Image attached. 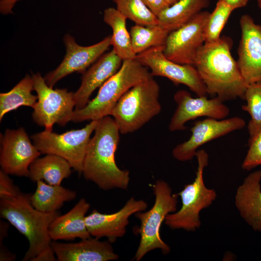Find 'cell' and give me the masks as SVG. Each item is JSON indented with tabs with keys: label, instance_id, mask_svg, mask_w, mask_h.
<instances>
[{
	"label": "cell",
	"instance_id": "obj_1",
	"mask_svg": "<svg viewBox=\"0 0 261 261\" xmlns=\"http://www.w3.org/2000/svg\"><path fill=\"white\" fill-rule=\"evenodd\" d=\"M31 194L22 192L8 174L0 171V214L28 239L23 261H55L49 227L59 214L44 213L33 207Z\"/></svg>",
	"mask_w": 261,
	"mask_h": 261
},
{
	"label": "cell",
	"instance_id": "obj_2",
	"mask_svg": "<svg viewBox=\"0 0 261 261\" xmlns=\"http://www.w3.org/2000/svg\"><path fill=\"white\" fill-rule=\"evenodd\" d=\"M232 40L226 36L214 43L204 44L193 64L207 94L216 95L223 102L237 98L244 100L248 85L232 55Z\"/></svg>",
	"mask_w": 261,
	"mask_h": 261
},
{
	"label": "cell",
	"instance_id": "obj_3",
	"mask_svg": "<svg viewBox=\"0 0 261 261\" xmlns=\"http://www.w3.org/2000/svg\"><path fill=\"white\" fill-rule=\"evenodd\" d=\"M120 133L113 118L105 116L100 119L87 147L82 174L102 190H126L129 187V172L120 169L115 160Z\"/></svg>",
	"mask_w": 261,
	"mask_h": 261
},
{
	"label": "cell",
	"instance_id": "obj_4",
	"mask_svg": "<svg viewBox=\"0 0 261 261\" xmlns=\"http://www.w3.org/2000/svg\"><path fill=\"white\" fill-rule=\"evenodd\" d=\"M153 77L147 68L135 58L123 60L120 69L100 87L97 96L83 108L74 110L71 121H91L110 116L128 90Z\"/></svg>",
	"mask_w": 261,
	"mask_h": 261
},
{
	"label": "cell",
	"instance_id": "obj_5",
	"mask_svg": "<svg viewBox=\"0 0 261 261\" xmlns=\"http://www.w3.org/2000/svg\"><path fill=\"white\" fill-rule=\"evenodd\" d=\"M159 95L160 86L153 77L128 90L110 114L120 133L133 132L157 116L161 110Z\"/></svg>",
	"mask_w": 261,
	"mask_h": 261
},
{
	"label": "cell",
	"instance_id": "obj_6",
	"mask_svg": "<svg viewBox=\"0 0 261 261\" xmlns=\"http://www.w3.org/2000/svg\"><path fill=\"white\" fill-rule=\"evenodd\" d=\"M155 203L148 211H140L134 215L140 221L134 232L140 236V240L133 260L139 261L149 252L159 249L164 255L170 252V247L161 238L160 228L166 216L177 210V193H172L169 185L163 180H158L153 186Z\"/></svg>",
	"mask_w": 261,
	"mask_h": 261
},
{
	"label": "cell",
	"instance_id": "obj_7",
	"mask_svg": "<svg viewBox=\"0 0 261 261\" xmlns=\"http://www.w3.org/2000/svg\"><path fill=\"white\" fill-rule=\"evenodd\" d=\"M195 157L198 161L195 178L177 193L181 198V207L168 214L164 220L165 224L173 230L194 232L199 229L201 226V211L209 207L217 197L215 190L207 188L203 181V170L209 161L207 153L203 149L197 150Z\"/></svg>",
	"mask_w": 261,
	"mask_h": 261
},
{
	"label": "cell",
	"instance_id": "obj_8",
	"mask_svg": "<svg viewBox=\"0 0 261 261\" xmlns=\"http://www.w3.org/2000/svg\"><path fill=\"white\" fill-rule=\"evenodd\" d=\"M100 119L93 120L85 127L61 134L44 130L31 136L33 144L41 154H51L65 159L71 167L82 174L83 161L90 136Z\"/></svg>",
	"mask_w": 261,
	"mask_h": 261
},
{
	"label": "cell",
	"instance_id": "obj_9",
	"mask_svg": "<svg viewBox=\"0 0 261 261\" xmlns=\"http://www.w3.org/2000/svg\"><path fill=\"white\" fill-rule=\"evenodd\" d=\"M38 100L33 108L32 118L45 130L52 131L54 124L64 126L71 121L75 106L73 94L66 88L53 89L39 73L32 76Z\"/></svg>",
	"mask_w": 261,
	"mask_h": 261
},
{
	"label": "cell",
	"instance_id": "obj_10",
	"mask_svg": "<svg viewBox=\"0 0 261 261\" xmlns=\"http://www.w3.org/2000/svg\"><path fill=\"white\" fill-rule=\"evenodd\" d=\"M164 46L150 48L136 55L135 59L150 70L153 76L164 77L175 84L188 87L198 97L207 94L205 85L192 65L181 64L167 58L163 52Z\"/></svg>",
	"mask_w": 261,
	"mask_h": 261
},
{
	"label": "cell",
	"instance_id": "obj_11",
	"mask_svg": "<svg viewBox=\"0 0 261 261\" xmlns=\"http://www.w3.org/2000/svg\"><path fill=\"white\" fill-rule=\"evenodd\" d=\"M210 13L202 11L190 21L171 31L163 52L169 59L193 65L197 54L204 44V29Z\"/></svg>",
	"mask_w": 261,
	"mask_h": 261
},
{
	"label": "cell",
	"instance_id": "obj_12",
	"mask_svg": "<svg viewBox=\"0 0 261 261\" xmlns=\"http://www.w3.org/2000/svg\"><path fill=\"white\" fill-rule=\"evenodd\" d=\"M0 165L5 173L28 177L30 165L41 155L24 129H7L0 136Z\"/></svg>",
	"mask_w": 261,
	"mask_h": 261
},
{
	"label": "cell",
	"instance_id": "obj_13",
	"mask_svg": "<svg viewBox=\"0 0 261 261\" xmlns=\"http://www.w3.org/2000/svg\"><path fill=\"white\" fill-rule=\"evenodd\" d=\"M110 41L111 36H108L97 44L83 46L77 44L72 36L66 34L63 38L66 54L59 65L44 77L47 85L53 87L59 80L72 73H84L108 49Z\"/></svg>",
	"mask_w": 261,
	"mask_h": 261
},
{
	"label": "cell",
	"instance_id": "obj_14",
	"mask_svg": "<svg viewBox=\"0 0 261 261\" xmlns=\"http://www.w3.org/2000/svg\"><path fill=\"white\" fill-rule=\"evenodd\" d=\"M174 99L177 107L169 125L171 131L185 130L188 121L199 117L223 119L230 113L229 107L217 96L210 99L206 96L194 98L187 90H179L174 94Z\"/></svg>",
	"mask_w": 261,
	"mask_h": 261
},
{
	"label": "cell",
	"instance_id": "obj_15",
	"mask_svg": "<svg viewBox=\"0 0 261 261\" xmlns=\"http://www.w3.org/2000/svg\"><path fill=\"white\" fill-rule=\"evenodd\" d=\"M246 125L239 117L217 119L208 118L196 121L191 129V135L186 141L177 145L172 151L174 159L181 161L191 160L195 157L197 149L203 144L241 130Z\"/></svg>",
	"mask_w": 261,
	"mask_h": 261
},
{
	"label": "cell",
	"instance_id": "obj_16",
	"mask_svg": "<svg viewBox=\"0 0 261 261\" xmlns=\"http://www.w3.org/2000/svg\"><path fill=\"white\" fill-rule=\"evenodd\" d=\"M147 207L145 201L136 200L132 197L122 208L114 213L102 214L94 209L86 217L87 228L93 237H106L109 242L113 243L125 234L129 218L138 212L145 211Z\"/></svg>",
	"mask_w": 261,
	"mask_h": 261
},
{
	"label": "cell",
	"instance_id": "obj_17",
	"mask_svg": "<svg viewBox=\"0 0 261 261\" xmlns=\"http://www.w3.org/2000/svg\"><path fill=\"white\" fill-rule=\"evenodd\" d=\"M239 24L241 37L237 62L249 85L261 81V26L247 14L241 16Z\"/></svg>",
	"mask_w": 261,
	"mask_h": 261
},
{
	"label": "cell",
	"instance_id": "obj_18",
	"mask_svg": "<svg viewBox=\"0 0 261 261\" xmlns=\"http://www.w3.org/2000/svg\"><path fill=\"white\" fill-rule=\"evenodd\" d=\"M108 241L88 238L76 243H64L52 241L51 246L58 261H109L118 260Z\"/></svg>",
	"mask_w": 261,
	"mask_h": 261
},
{
	"label": "cell",
	"instance_id": "obj_19",
	"mask_svg": "<svg viewBox=\"0 0 261 261\" xmlns=\"http://www.w3.org/2000/svg\"><path fill=\"white\" fill-rule=\"evenodd\" d=\"M123 60L112 50L104 53L83 73L81 85L73 94L76 110L87 105L94 91L117 72Z\"/></svg>",
	"mask_w": 261,
	"mask_h": 261
},
{
	"label": "cell",
	"instance_id": "obj_20",
	"mask_svg": "<svg viewBox=\"0 0 261 261\" xmlns=\"http://www.w3.org/2000/svg\"><path fill=\"white\" fill-rule=\"evenodd\" d=\"M261 170L248 175L237 189L235 204L244 220L261 232Z\"/></svg>",
	"mask_w": 261,
	"mask_h": 261
},
{
	"label": "cell",
	"instance_id": "obj_21",
	"mask_svg": "<svg viewBox=\"0 0 261 261\" xmlns=\"http://www.w3.org/2000/svg\"><path fill=\"white\" fill-rule=\"evenodd\" d=\"M89 207L90 204L85 199L81 198L69 211L57 216L49 227V234L52 241L90 238L91 235L85 221L86 214Z\"/></svg>",
	"mask_w": 261,
	"mask_h": 261
},
{
	"label": "cell",
	"instance_id": "obj_22",
	"mask_svg": "<svg viewBox=\"0 0 261 261\" xmlns=\"http://www.w3.org/2000/svg\"><path fill=\"white\" fill-rule=\"evenodd\" d=\"M72 168L63 158L47 154L30 165L28 177L34 182L42 180L49 185L59 186L63 179L70 176Z\"/></svg>",
	"mask_w": 261,
	"mask_h": 261
},
{
	"label": "cell",
	"instance_id": "obj_23",
	"mask_svg": "<svg viewBox=\"0 0 261 261\" xmlns=\"http://www.w3.org/2000/svg\"><path fill=\"white\" fill-rule=\"evenodd\" d=\"M103 21L112 29L111 45L112 50L123 61L135 59L130 32L126 27V17L116 8L109 7L103 13Z\"/></svg>",
	"mask_w": 261,
	"mask_h": 261
},
{
	"label": "cell",
	"instance_id": "obj_24",
	"mask_svg": "<svg viewBox=\"0 0 261 261\" xmlns=\"http://www.w3.org/2000/svg\"><path fill=\"white\" fill-rule=\"evenodd\" d=\"M36 183V190L30 197L31 203L34 208L43 212H57L64 203L76 197L75 191L61 185H51L42 180Z\"/></svg>",
	"mask_w": 261,
	"mask_h": 261
},
{
	"label": "cell",
	"instance_id": "obj_25",
	"mask_svg": "<svg viewBox=\"0 0 261 261\" xmlns=\"http://www.w3.org/2000/svg\"><path fill=\"white\" fill-rule=\"evenodd\" d=\"M209 0H179L169 6L158 16L159 24L173 31L192 19L208 7Z\"/></svg>",
	"mask_w": 261,
	"mask_h": 261
},
{
	"label": "cell",
	"instance_id": "obj_26",
	"mask_svg": "<svg viewBox=\"0 0 261 261\" xmlns=\"http://www.w3.org/2000/svg\"><path fill=\"white\" fill-rule=\"evenodd\" d=\"M34 89L32 76L26 75L11 90L0 94V121L7 113L21 106L32 108L38 100L37 96L33 95Z\"/></svg>",
	"mask_w": 261,
	"mask_h": 261
},
{
	"label": "cell",
	"instance_id": "obj_27",
	"mask_svg": "<svg viewBox=\"0 0 261 261\" xmlns=\"http://www.w3.org/2000/svg\"><path fill=\"white\" fill-rule=\"evenodd\" d=\"M170 32L159 24L151 26L135 24L130 32L133 52L137 55L152 47L164 46Z\"/></svg>",
	"mask_w": 261,
	"mask_h": 261
},
{
	"label": "cell",
	"instance_id": "obj_28",
	"mask_svg": "<svg viewBox=\"0 0 261 261\" xmlns=\"http://www.w3.org/2000/svg\"><path fill=\"white\" fill-rule=\"evenodd\" d=\"M116 9L135 24L151 26L159 24L158 17L143 0H113Z\"/></svg>",
	"mask_w": 261,
	"mask_h": 261
},
{
	"label": "cell",
	"instance_id": "obj_29",
	"mask_svg": "<svg viewBox=\"0 0 261 261\" xmlns=\"http://www.w3.org/2000/svg\"><path fill=\"white\" fill-rule=\"evenodd\" d=\"M244 100L246 104L243 105L242 109L250 116L247 125L249 140L261 129V81L248 85Z\"/></svg>",
	"mask_w": 261,
	"mask_h": 261
},
{
	"label": "cell",
	"instance_id": "obj_30",
	"mask_svg": "<svg viewBox=\"0 0 261 261\" xmlns=\"http://www.w3.org/2000/svg\"><path fill=\"white\" fill-rule=\"evenodd\" d=\"M234 10L223 0H218L210 13L204 29V44L218 41L231 14Z\"/></svg>",
	"mask_w": 261,
	"mask_h": 261
},
{
	"label": "cell",
	"instance_id": "obj_31",
	"mask_svg": "<svg viewBox=\"0 0 261 261\" xmlns=\"http://www.w3.org/2000/svg\"><path fill=\"white\" fill-rule=\"evenodd\" d=\"M248 150L244 160L242 168L250 171L261 165V129L248 142Z\"/></svg>",
	"mask_w": 261,
	"mask_h": 261
},
{
	"label": "cell",
	"instance_id": "obj_32",
	"mask_svg": "<svg viewBox=\"0 0 261 261\" xmlns=\"http://www.w3.org/2000/svg\"><path fill=\"white\" fill-rule=\"evenodd\" d=\"M143 1L157 17L163 11L170 6L165 0H143Z\"/></svg>",
	"mask_w": 261,
	"mask_h": 261
},
{
	"label": "cell",
	"instance_id": "obj_33",
	"mask_svg": "<svg viewBox=\"0 0 261 261\" xmlns=\"http://www.w3.org/2000/svg\"><path fill=\"white\" fill-rule=\"evenodd\" d=\"M20 0H0V12L1 14H8L13 13V9L17 2Z\"/></svg>",
	"mask_w": 261,
	"mask_h": 261
},
{
	"label": "cell",
	"instance_id": "obj_34",
	"mask_svg": "<svg viewBox=\"0 0 261 261\" xmlns=\"http://www.w3.org/2000/svg\"><path fill=\"white\" fill-rule=\"evenodd\" d=\"M234 10L242 8L246 5L249 0H223Z\"/></svg>",
	"mask_w": 261,
	"mask_h": 261
},
{
	"label": "cell",
	"instance_id": "obj_35",
	"mask_svg": "<svg viewBox=\"0 0 261 261\" xmlns=\"http://www.w3.org/2000/svg\"><path fill=\"white\" fill-rule=\"evenodd\" d=\"M179 0H165L166 2L169 5L171 6L174 4L175 2H176Z\"/></svg>",
	"mask_w": 261,
	"mask_h": 261
},
{
	"label": "cell",
	"instance_id": "obj_36",
	"mask_svg": "<svg viewBox=\"0 0 261 261\" xmlns=\"http://www.w3.org/2000/svg\"><path fill=\"white\" fill-rule=\"evenodd\" d=\"M258 6L261 12V0H256Z\"/></svg>",
	"mask_w": 261,
	"mask_h": 261
}]
</instances>
